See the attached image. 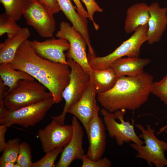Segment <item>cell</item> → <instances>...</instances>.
<instances>
[{"instance_id":"32","label":"cell","mask_w":167,"mask_h":167,"mask_svg":"<svg viewBox=\"0 0 167 167\" xmlns=\"http://www.w3.org/2000/svg\"><path fill=\"white\" fill-rule=\"evenodd\" d=\"M7 127L5 124L0 125V152H2L6 145L5 142V135L7 131Z\"/></svg>"},{"instance_id":"15","label":"cell","mask_w":167,"mask_h":167,"mask_svg":"<svg viewBox=\"0 0 167 167\" xmlns=\"http://www.w3.org/2000/svg\"><path fill=\"white\" fill-rule=\"evenodd\" d=\"M96 94L90 77L89 83L80 98L67 111V113L73 115L81 122L85 130L98 106L96 104Z\"/></svg>"},{"instance_id":"36","label":"cell","mask_w":167,"mask_h":167,"mask_svg":"<svg viewBox=\"0 0 167 167\" xmlns=\"http://www.w3.org/2000/svg\"><path fill=\"white\" fill-rule=\"evenodd\" d=\"M14 167H21V166L20 165L16 162L14 164Z\"/></svg>"},{"instance_id":"37","label":"cell","mask_w":167,"mask_h":167,"mask_svg":"<svg viewBox=\"0 0 167 167\" xmlns=\"http://www.w3.org/2000/svg\"><path fill=\"white\" fill-rule=\"evenodd\" d=\"M28 1H31V0H27Z\"/></svg>"},{"instance_id":"5","label":"cell","mask_w":167,"mask_h":167,"mask_svg":"<svg viewBox=\"0 0 167 167\" xmlns=\"http://www.w3.org/2000/svg\"><path fill=\"white\" fill-rule=\"evenodd\" d=\"M148 30V24L139 27L131 37L107 55L100 57L88 54L90 67L93 69H101L110 66L114 61L125 56L139 57L141 46L147 41Z\"/></svg>"},{"instance_id":"14","label":"cell","mask_w":167,"mask_h":167,"mask_svg":"<svg viewBox=\"0 0 167 167\" xmlns=\"http://www.w3.org/2000/svg\"><path fill=\"white\" fill-rule=\"evenodd\" d=\"M71 125L73 134L69 143L64 147L55 167H69L75 160H82L85 155L83 147L84 131L78 119L74 116Z\"/></svg>"},{"instance_id":"12","label":"cell","mask_w":167,"mask_h":167,"mask_svg":"<svg viewBox=\"0 0 167 167\" xmlns=\"http://www.w3.org/2000/svg\"><path fill=\"white\" fill-rule=\"evenodd\" d=\"M100 108L98 105L95 113L85 130L89 146L85 156L92 161L101 158L105 151L106 134L103 121L99 116Z\"/></svg>"},{"instance_id":"3","label":"cell","mask_w":167,"mask_h":167,"mask_svg":"<svg viewBox=\"0 0 167 167\" xmlns=\"http://www.w3.org/2000/svg\"><path fill=\"white\" fill-rule=\"evenodd\" d=\"M47 89L35 79L21 80L12 89L6 92L3 102L8 111L15 110L53 97Z\"/></svg>"},{"instance_id":"35","label":"cell","mask_w":167,"mask_h":167,"mask_svg":"<svg viewBox=\"0 0 167 167\" xmlns=\"http://www.w3.org/2000/svg\"><path fill=\"white\" fill-rule=\"evenodd\" d=\"M164 131H165L166 133H167V124L160 128L158 131L156 133V134H160Z\"/></svg>"},{"instance_id":"38","label":"cell","mask_w":167,"mask_h":167,"mask_svg":"<svg viewBox=\"0 0 167 167\" xmlns=\"http://www.w3.org/2000/svg\"></svg>"},{"instance_id":"34","label":"cell","mask_w":167,"mask_h":167,"mask_svg":"<svg viewBox=\"0 0 167 167\" xmlns=\"http://www.w3.org/2000/svg\"><path fill=\"white\" fill-rule=\"evenodd\" d=\"M13 162H8L4 163L0 165V167H14L15 164Z\"/></svg>"},{"instance_id":"17","label":"cell","mask_w":167,"mask_h":167,"mask_svg":"<svg viewBox=\"0 0 167 167\" xmlns=\"http://www.w3.org/2000/svg\"><path fill=\"white\" fill-rule=\"evenodd\" d=\"M151 62L148 58L138 57L121 58L114 61L110 66L118 77L134 76L143 72L145 66Z\"/></svg>"},{"instance_id":"20","label":"cell","mask_w":167,"mask_h":167,"mask_svg":"<svg viewBox=\"0 0 167 167\" xmlns=\"http://www.w3.org/2000/svg\"><path fill=\"white\" fill-rule=\"evenodd\" d=\"M89 75L97 94L111 89L118 78L110 66L99 70L91 69Z\"/></svg>"},{"instance_id":"7","label":"cell","mask_w":167,"mask_h":167,"mask_svg":"<svg viewBox=\"0 0 167 167\" xmlns=\"http://www.w3.org/2000/svg\"><path fill=\"white\" fill-rule=\"evenodd\" d=\"M103 117V121L109 136L115 140L117 144L121 146L125 143L131 142L140 145H143L144 141L141 139L135 132L134 126L124 119L126 110L122 109L111 113L105 109L100 111Z\"/></svg>"},{"instance_id":"1","label":"cell","mask_w":167,"mask_h":167,"mask_svg":"<svg viewBox=\"0 0 167 167\" xmlns=\"http://www.w3.org/2000/svg\"><path fill=\"white\" fill-rule=\"evenodd\" d=\"M11 66L29 74L44 85L52 94L55 103L61 102L62 93L70 81L68 64L53 62L36 54L27 39L18 49Z\"/></svg>"},{"instance_id":"2","label":"cell","mask_w":167,"mask_h":167,"mask_svg":"<svg viewBox=\"0 0 167 167\" xmlns=\"http://www.w3.org/2000/svg\"><path fill=\"white\" fill-rule=\"evenodd\" d=\"M153 82V76L144 72L136 76H121L111 89L97 94V99L111 113L122 109L134 111L148 99Z\"/></svg>"},{"instance_id":"31","label":"cell","mask_w":167,"mask_h":167,"mask_svg":"<svg viewBox=\"0 0 167 167\" xmlns=\"http://www.w3.org/2000/svg\"><path fill=\"white\" fill-rule=\"evenodd\" d=\"M54 15L60 10L57 0H38Z\"/></svg>"},{"instance_id":"30","label":"cell","mask_w":167,"mask_h":167,"mask_svg":"<svg viewBox=\"0 0 167 167\" xmlns=\"http://www.w3.org/2000/svg\"><path fill=\"white\" fill-rule=\"evenodd\" d=\"M82 161V167H110L112 166L111 161L106 157L101 158L97 160L92 161L85 155Z\"/></svg>"},{"instance_id":"6","label":"cell","mask_w":167,"mask_h":167,"mask_svg":"<svg viewBox=\"0 0 167 167\" xmlns=\"http://www.w3.org/2000/svg\"><path fill=\"white\" fill-rule=\"evenodd\" d=\"M67 61L71 73L69 84L62 93V97L65 101L64 106L61 114L51 117L53 120L61 125H65L68 109L80 98L90 79V75L79 64L71 58H68Z\"/></svg>"},{"instance_id":"26","label":"cell","mask_w":167,"mask_h":167,"mask_svg":"<svg viewBox=\"0 0 167 167\" xmlns=\"http://www.w3.org/2000/svg\"><path fill=\"white\" fill-rule=\"evenodd\" d=\"M63 149L62 147H58L45 153V155L41 159L33 163L32 167H54L55 162Z\"/></svg>"},{"instance_id":"27","label":"cell","mask_w":167,"mask_h":167,"mask_svg":"<svg viewBox=\"0 0 167 167\" xmlns=\"http://www.w3.org/2000/svg\"><path fill=\"white\" fill-rule=\"evenodd\" d=\"M21 167H32L33 162L32 160L31 147L27 142L21 143L18 158L16 162Z\"/></svg>"},{"instance_id":"29","label":"cell","mask_w":167,"mask_h":167,"mask_svg":"<svg viewBox=\"0 0 167 167\" xmlns=\"http://www.w3.org/2000/svg\"><path fill=\"white\" fill-rule=\"evenodd\" d=\"M86 7L88 15V18L92 21L95 29H99V25L95 22L93 19L94 14L95 12H102L103 10L98 5L95 0H81Z\"/></svg>"},{"instance_id":"10","label":"cell","mask_w":167,"mask_h":167,"mask_svg":"<svg viewBox=\"0 0 167 167\" xmlns=\"http://www.w3.org/2000/svg\"><path fill=\"white\" fill-rule=\"evenodd\" d=\"M55 35L58 38L67 40L70 44L66 57L77 63L89 74L91 68L86 52L87 44L82 35L73 26L65 21L60 23L59 30Z\"/></svg>"},{"instance_id":"4","label":"cell","mask_w":167,"mask_h":167,"mask_svg":"<svg viewBox=\"0 0 167 167\" xmlns=\"http://www.w3.org/2000/svg\"><path fill=\"white\" fill-rule=\"evenodd\" d=\"M135 126L141 133L138 135L143 140L145 145H140L133 142L130 145L137 152L135 157L146 161L149 166L152 164L156 167L167 166V159L165 153L167 151V142L157 138L155 135V131L148 124L146 125V129L140 124Z\"/></svg>"},{"instance_id":"28","label":"cell","mask_w":167,"mask_h":167,"mask_svg":"<svg viewBox=\"0 0 167 167\" xmlns=\"http://www.w3.org/2000/svg\"><path fill=\"white\" fill-rule=\"evenodd\" d=\"M151 93L159 98L167 106V75L160 81L153 82Z\"/></svg>"},{"instance_id":"24","label":"cell","mask_w":167,"mask_h":167,"mask_svg":"<svg viewBox=\"0 0 167 167\" xmlns=\"http://www.w3.org/2000/svg\"><path fill=\"white\" fill-rule=\"evenodd\" d=\"M20 140L16 138L9 140L0 158V165L8 162L16 163L19 154Z\"/></svg>"},{"instance_id":"16","label":"cell","mask_w":167,"mask_h":167,"mask_svg":"<svg viewBox=\"0 0 167 167\" xmlns=\"http://www.w3.org/2000/svg\"><path fill=\"white\" fill-rule=\"evenodd\" d=\"M147 41L149 44L159 41L167 25V8H161L157 2L148 6Z\"/></svg>"},{"instance_id":"19","label":"cell","mask_w":167,"mask_h":167,"mask_svg":"<svg viewBox=\"0 0 167 167\" xmlns=\"http://www.w3.org/2000/svg\"><path fill=\"white\" fill-rule=\"evenodd\" d=\"M150 17L148 6L143 2L135 3L127 9L124 29L125 32H134L139 27L148 24Z\"/></svg>"},{"instance_id":"13","label":"cell","mask_w":167,"mask_h":167,"mask_svg":"<svg viewBox=\"0 0 167 167\" xmlns=\"http://www.w3.org/2000/svg\"><path fill=\"white\" fill-rule=\"evenodd\" d=\"M52 37L42 41L28 40V42L40 57L53 62L67 64L64 52L70 48L69 42L65 39Z\"/></svg>"},{"instance_id":"11","label":"cell","mask_w":167,"mask_h":167,"mask_svg":"<svg viewBox=\"0 0 167 167\" xmlns=\"http://www.w3.org/2000/svg\"><path fill=\"white\" fill-rule=\"evenodd\" d=\"M73 134L71 125H61L53 120L44 128L40 129L37 137L45 153L57 148H64L70 141Z\"/></svg>"},{"instance_id":"22","label":"cell","mask_w":167,"mask_h":167,"mask_svg":"<svg viewBox=\"0 0 167 167\" xmlns=\"http://www.w3.org/2000/svg\"><path fill=\"white\" fill-rule=\"evenodd\" d=\"M62 11L67 19L78 31L84 30L88 25L87 18L81 16L76 11V8L72 4L70 0H57Z\"/></svg>"},{"instance_id":"25","label":"cell","mask_w":167,"mask_h":167,"mask_svg":"<svg viewBox=\"0 0 167 167\" xmlns=\"http://www.w3.org/2000/svg\"><path fill=\"white\" fill-rule=\"evenodd\" d=\"M16 21L5 13L0 15V36L6 33L14 34L18 32L21 28Z\"/></svg>"},{"instance_id":"18","label":"cell","mask_w":167,"mask_h":167,"mask_svg":"<svg viewBox=\"0 0 167 167\" xmlns=\"http://www.w3.org/2000/svg\"><path fill=\"white\" fill-rule=\"evenodd\" d=\"M30 34L29 29L23 27L15 34H7V38L0 44V63L11 62L19 47Z\"/></svg>"},{"instance_id":"23","label":"cell","mask_w":167,"mask_h":167,"mask_svg":"<svg viewBox=\"0 0 167 167\" xmlns=\"http://www.w3.org/2000/svg\"><path fill=\"white\" fill-rule=\"evenodd\" d=\"M27 0H0L5 10V13L15 21L23 15Z\"/></svg>"},{"instance_id":"33","label":"cell","mask_w":167,"mask_h":167,"mask_svg":"<svg viewBox=\"0 0 167 167\" xmlns=\"http://www.w3.org/2000/svg\"><path fill=\"white\" fill-rule=\"evenodd\" d=\"M75 3L76 10L78 13L82 16L85 18H88V13L84 9L82 4L80 0H72Z\"/></svg>"},{"instance_id":"8","label":"cell","mask_w":167,"mask_h":167,"mask_svg":"<svg viewBox=\"0 0 167 167\" xmlns=\"http://www.w3.org/2000/svg\"><path fill=\"white\" fill-rule=\"evenodd\" d=\"M55 103L52 97L15 110H7L4 116L0 118V123L8 127L13 125L24 127L33 126L43 119Z\"/></svg>"},{"instance_id":"9","label":"cell","mask_w":167,"mask_h":167,"mask_svg":"<svg viewBox=\"0 0 167 167\" xmlns=\"http://www.w3.org/2000/svg\"><path fill=\"white\" fill-rule=\"evenodd\" d=\"M23 15L41 36L53 37L56 27L54 15L38 0L28 1Z\"/></svg>"},{"instance_id":"21","label":"cell","mask_w":167,"mask_h":167,"mask_svg":"<svg viewBox=\"0 0 167 167\" xmlns=\"http://www.w3.org/2000/svg\"><path fill=\"white\" fill-rule=\"evenodd\" d=\"M0 76L4 84L8 87V91L14 88L20 80L35 79L25 72L13 68L10 63H0Z\"/></svg>"}]
</instances>
